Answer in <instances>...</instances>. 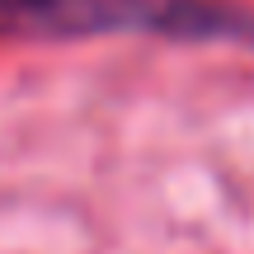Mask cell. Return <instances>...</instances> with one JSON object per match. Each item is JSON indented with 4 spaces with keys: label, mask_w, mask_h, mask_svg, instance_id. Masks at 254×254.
Segmentation results:
<instances>
[{
    "label": "cell",
    "mask_w": 254,
    "mask_h": 254,
    "mask_svg": "<svg viewBox=\"0 0 254 254\" xmlns=\"http://www.w3.org/2000/svg\"><path fill=\"white\" fill-rule=\"evenodd\" d=\"M245 52H254V24H250V33H245Z\"/></svg>",
    "instance_id": "6da1fadb"
}]
</instances>
